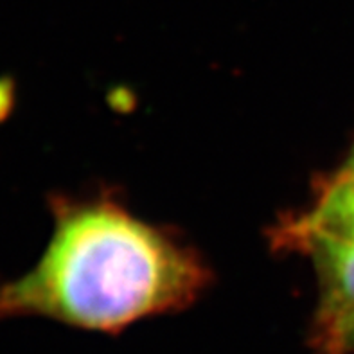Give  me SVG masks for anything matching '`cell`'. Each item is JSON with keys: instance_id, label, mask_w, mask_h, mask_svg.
<instances>
[{"instance_id": "4", "label": "cell", "mask_w": 354, "mask_h": 354, "mask_svg": "<svg viewBox=\"0 0 354 354\" xmlns=\"http://www.w3.org/2000/svg\"><path fill=\"white\" fill-rule=\"evenodd\" d=\"M347 166H354V148H353V151H351V157H349V160H347Z\"/></svg>"}, {"instance_id": "2", "label": "cell", "mask_w": 354, "mask_h": 354, "mask_svg": "<svg viewBox=\"0 0 354 354\" xmlns=\"http://www.w3.org/2000/svg\"><path fill=\"white\" fill-rule=\"evenodd\" d=\"M292 250L308 254L319 277L311 354H354V243L311 236Z\"/></svg>"}, {"instance_id": "3", "label": "cell", "mask_w": 354, "mask_h": 354, "mask_svg": "<svg viewBox=\"0 0 354 354\" xmlns=\"http://www.w3.org/2000/svg\"><path fill=\"white\" fill-rule=\"evenodd\" d=\"M311 236L354 243V166L342 167L320 184L313 205L277 229L275 241L292 248Z\"/></svg>"}, {"instance_id": "1", "label": "cell", "mask_w": 354, "mask_h": 354, "mask_svg": "<svg viewBox=\"0 0 354 354\" xmlns=\"http://www.w3.org/2000/svg\"><path fill=\"white\" fill-rule=\"evenodd\" d=\"M53 212V236L35 268L0 281V319L35 315L121 331L182 310L209 283L193 252L115 203L56 198Z\"/></svg>"}]
</instances>
